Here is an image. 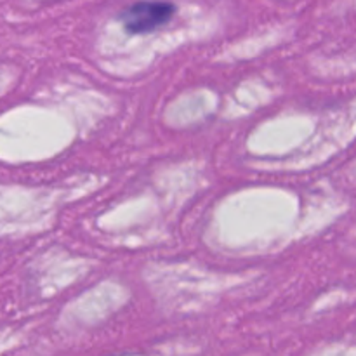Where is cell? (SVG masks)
Segmentation results:
<instances>
[{
	"label": "cell",
	"instance_id": "cell-1",
	"mask_svg": "<svg viewBox=\"0 0 356 356\" xmlns=\"http://www.w3.org/2000/svg\"><path fill=\"white\" fill-rule=\"evenodd\" d=\"M176 6L167 0H139L120 14L129 33H149L172 19Z\"/></svg>",
	"mask_w": 356,
	"mask_h": 356
}]
</instances>
